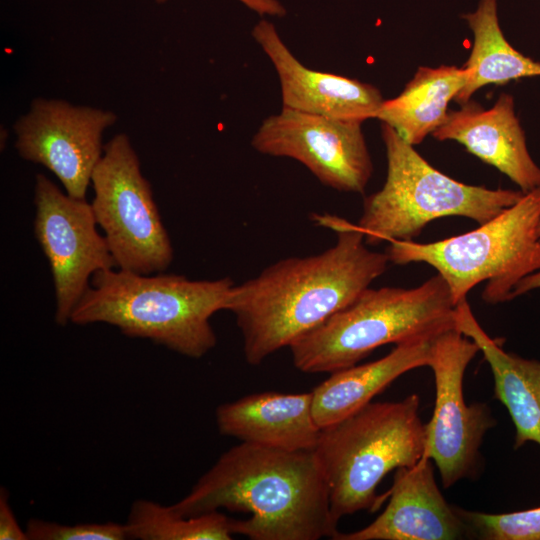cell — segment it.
I'll use <instances>...</instances> for the list:
<instances>
[{
	"instance_id": "obj_1",
	"label": "cell",
	"mask_w": 540,
	"mask_h": 540,
	"mask_svg": "<svg viewBox=\"0 0 540 540\" xmlns=\"http://www.w3.org/2000/svg\"><path fill=\"white\" fill-rule=\"evenodd\" d=\"M314 220L337 233L334 246L279 260L231 289L226 310L236 318L251 365L350 305L387 269L386 252L369 249L356 224L329 214Z\"/></svg>"
},
{
	"instance_id": "obj_2",
	"label": "cell",
	"mask_w": 540,
	"mask_h": 540,
	"mask_svg": "<svg viewBox=\"0 0 540 540\" xmlns=\"http://www.w3.org/2000/svg\"><path fill=\"white\" fill-rule=\"evenodd\" d=\"M182 516L224 508L250 514L232 530L252 540L332 539L338 533L327 482L314 451L241 442L223 453L181 500Z\"/></svg>"
},
{
	"instance_id": "obj_3",
	"label": "cell",
	"mask_w": 540,
	"mask_h": 540,
	"mask_svg": "<svg viewBox=\"0 0 540 540\" xmlns=\"http://www.w3.org/2000/svg\"><path fill=\"white\" fill-rule=\"evenodd\" d=\"M233 286L229 277L191 280L162 272L101 270L92 276L70 322L109 324L128 337L149 339L198 359L216 345L210 318L226 310Z\"/></svg>"
},
{
	"instance_id": "obj_4",
	"label": "cell",
	"mask_w": 540,
	"mask_h": 540,
	"mask_svg": "<svg viewBox=\"0 0 540 540\" xmlns=\"http://www.w3.org/2000/svg\"><path fill=\"white\" fill-rule=\"evenodd\" d=\"M456 306L438 273L414 288L369 287L289 346L293 364L306 373H332L380 346L434 339L456 329Z\"/></svg>"
},
{
	"instance_id": "obj_5",
	"label": "cell",
	"mask_w": 540,
	"mask_h": 540,
	"mask_svg": "<svg viewBox=\"0 0 540 540\" xmlns=\"http://www.w3.org/2000/svg\"><path fill=\"white\" fill-rule=\"evenodd\" d=\"M420 398L369 402L350 416L321 429L314 453L325 477L336 519L375 510L376 490L391 471L417 463L425 452L426 423Z\"/></svg>"
},
{
	"instance_id": "obj_6",
	"label": "cell",
	"mask_w": 540,
	"mask_h": 540,
	"mask_svg": "<svg viewBox=\"0 0 540 540\" xmlns=\"http://www.w3.org/2000/svg\"><path fill=\"white\" fill-rule=\"evenodd\" d=\"M539 220L540 187L474 230L432 243L391 242L386 254L397 265L435 268L456 305L483 281V300L497 304L509 301L515 285L540 270Z\"/></svg>"
},
{
	"instance_id": "obj_7",
	"label": "cell",
	"mask_w": 540,
	"mask_h": 540,
	"mask_svg": "<svg viewBox=\"0 0 540 540\" xmlns=\"http://www.w3.org/2000/svg\"><path fill=\"white\" fill-rule=\"evenodd\" d=\"M387 156L383 187L364 199L356 223L367 245L411 241L430 222L460 216L483 224L517 203L521 190L464 184L431 166L391 126L382 124Z\"/></svg>"
},
{
	"instance_id": "obj_8",
	"label": "cell",
	"mask_w": 540,
	"mask_h": 540,
	"mask_svg": "<svg viewBox=\"0 0 540 540\" xmlns=\"http://www.w3.org/2000/svg\"><path fill=\"white\" fill-rule=\"evenodd\" d=\"M91 183V207L116 267L140 274L166 270L173 260V247L150 183L125 134L116 135L104 146Z\"/></svg>"
},
{
	"instance_id": "obj_9",
	"label": "cell",
	"mask_w": 540,
	"mask_h": 540,
	"mask_svg": "<svg viewBox=\"0 0 540 540\" xmlns=\"http://www.w3.org/2000/svg\"><path fill=\"white\" fill-rule=\"evenodd\" d=\"M478 352L476 343L457 329L432 343L428 367L434 375L435 405L426 423L424 455L438 468L444 488L477 478L483 439L496 425L486 403L467 404L464 398L465 372Z\"/></svg>"
},
{
	"instance_id": "obj_10",
	"label": "cell",
	"mask_w": 540,
	"mask_h": 540,
	"mask_svg": "<svg viewBox=\"0 0 540 540\" xmlns=\"http://www.w3.org/2000/svg\"><path fill=\"white\" fill-rule=\"evenodd\" d=\"M34 232L51 269L60 326L90 287L92 276L116 267L104 235L85 199L62 192L45 175L36 176Z\"/></svg>"
},
{
	"instance_id": "obj_11",
	"label": "cell",
	"mask_w": 540,
	"mask_h": 540,
	"mask_svg": "<svg viewBox=\"0 0 540 540\" xmlns=\"http://www.w3.org/2000/svg\"><path fill=\"white\" fill-rule=\"evenodd\" d=\"M262 154L295 159L324 185L363 193L372 162L361 122L282 108L266 118L252 139Z\"/></svg>"
},
{
	"instance_id": "obj_12",
	"label": "cell",
	"mask_w": 540,
	"mask_h": 540,
	"mask_svg": "<svg viewBox=\"0 0 540 540\" xmlns=\"http://www.w3.org/2000/svg\"><path fill=\"white\" fill-rule=\"evenodd\" d=\"M116 120L110 111L36 99L14 126L15 145L22 158L49 169L68 195L85 199L104 152L103 132Z\"/></svg>"
},
{
	"instance_id": "obj_13",
	"label": "cell",
	"mask_w": 540,
	"mask_h": 540,
	"mask_svg": "<svg viewBox=\"0 0 540 540\" xmlns=\"http://www.w3.org/2000/svg\"><path fill=\"white\" fill-rule=\"evenodd\" d=\"M384 511L366 527L338 532L335 540H456L473 538L470 528L441 493L434 463L423 456L395 470Z\"/></svg>"
},
{
	"instance_id": "obj_14",
	"label": "cell",
	"mask_w": 540,
	"mask_h": 540,
	"mask_svg": "<svg viewBox=\"0 0 540 540\" xmlns=\"http://www.w3.org/2000/svg\"><path fill=\"white\" fill-rule=\"evenodd\" d=\"M252 36L278 74L283 108L361 123L376 118L383 99L374 86L304 66L268 20H260Z\"/></svg>"
},
{
	"instance_id": "obj_15",
	"label": "cell",
	"mask_w": 540,
	"mask_h": 540,
	"mask_svg": "<svg viewBox=\"0 0 540 540\" xmlns=\"http://www.w3.org/2000/svg\"><path fill=\"white\" fill-rule=\"evenodd\" d=\"M437 140H454L467 151L508 176L527 193L540 187V168L533 161L524 131L514 111V100L503 93L485 110L467 102L450 111L433 133Z\"/></svg>"
},
{
	"instance_id": "obj_16",
	"label": "cell",
	"mask_w": 540,
	"mask_h": 540,
	"mask_svg": "<svg viewBox=\"0 0 540 540\" xmlns=\"http://www.w3.org/2000/svg\"><path fill=\"white\" fill-rule=\"evenodd\" d=\"M216 422L223 435L285 451H313L321 432L312 392L250 394L220 405Z\"/></svg>"
},
{
	"instance_id": "obj_17",
	"label": "cell",
	"mask_w": 540,
	"mask_h": 540,
	"mask_svg": "<svg viewBox=\"0 0 540 540\" xmlns=\"http://www.w3.org/2000/svg\"><path fill=\"white\" fill-rule=\"evenodd\" d=\"M456 329L476 343L490 366L494 398L505 406L515 426L514 449L528 442L540 446V361L505 351L481 327L467 299L456 306Z\"/></svg>"
},
{
	"instance_id": "obj_18",
	"label": "cell",
	"mask_w": 540,
	"mask_h": 540,
	"mask_svg": "<svg viewBox=\"0 0 540 540\" xmlns=\"http://www.w3.org/2000/svg\"><path fill=\"white\" fill-rule=\"evenodd\" d=\"M434 339L398 344L378 360L332 372L311 391L318 426L322 429L350 416L404 373L428 366Z\"/></svg>"
},
{
	"instance_id": "obj_19",
	"label": "cell",
	"mask_w": 540,
	"mask_h": 540,
	"mask_svg": "<svg viewBox=\"0 0 540 540\" xmlns=\"http://www.w3.org/2000/svg\"><path fill=\"white\" fill-rule=\"evenodd\" d=\"M465 67H419L397 97L383 100L376 118L391 126L407 143L416 145L440 127L448 104L464 87Z\"/></svg>"
},
{
	"instance_id": "obj_20",
	"label": "cell",
	"mask_w": 540,
	"mask_h": 540,
	"mask_svg": "<svg viewBox=\"0 0 540 540\" xmlns=\"http://www.w3.org/2000/svg\"><path fill=\"white\" fill-rule=\"evenodd\" d=\"M473 32L474 42L465 68L466 84L455 97L461 105L481 87L540 76V63L514 49L503 35L498 19V0H479L477 7L462 15Z\"/></svg>"
},
{
	"instance_id": "obj_21",
	"label": "cell",
	"mask_w": 540,
	"mask_h": 540,
	"mask_svg": "<svg viewBox=\"0 0 540 540\" xmlns=\"http://www.w3.org/2000/svg\"><path fill=\"white\" fill-rule=\"evenodd\" d=\"M233 519L219 511L196 516L177 514L171 505L138 499L124 523L128 539L230 540Z\"/></svg>"
},
{
	"instance_id": "obj_22",
	"label": "cell",
	"mask_w": 540,
	"mask_h": 540,
	"mask_svg": "<svg viewBox=\"0 0 540 540\" xmlns=\"http://www.w3.org/2000/svg\"><path fill=\"white\" fill-rule=\"evenodd\" d=\"M473 538L484 540H540V506L509 513H484L456 506Z\"/></svg>"
},
{
	"instance_id": "obj_23",
	"label": "cell",
	"mask_w": 540,
	"mask_h": 540,
	"mask_svg": "<svg viewBox=\"0 0 540 540\" xmlns=\"http://www.w3.org/2000/svg\"><path fill=\"white\" fill-rule=\"evenodd\" d=\"M28 540H125V525L113 521L66 525L31 518L25 527Z\"/></svg>"
},
{
	"instance_id": "obj_24",
	"label": "cell",
	"mask_w": 540,
	"mask_h": 540,
	"mask_svg": "<svg viewBox=\"0 0 540 540\" xmlns=\"http://www.w3.org/2000/svg\"><path fill=\"white\" fill-rule=\"evenodd\" d=\"M0 539L28 540L26 530L18 523L9 504L7 490L3 487L0 489Z\"/></svg>"
},
{
	"instance_id": "obj_25",
	"label": "cell",
	"mask_w": 540,
	"mask_h": 540,
	"mask_svg": "<svg viewBox=\"0 0 540 540\" xmlns=\"http://www.w3.org/2000/svg\"><path fill=\"white\" fill-rule=\"evenodd\" d=\"M159 3L166 0H156ZM260 15L284 16L286 9L278 0H238Z\"/></svg>"
},
{
	"instance_id": "obj_26",
	"label": "cell",
	"mask_w": 540,
	"mask_h": 540,
	"mask_svg": "<svg viewBox=\"0 0 540 540\" xmlns=\"http://www.w3.org/2000/svg\"><path fill=\"white\" fill-rule=\"evenodd\" d=\"M540 288V270L521 279L510 293L509 301Z\"/></svg>"
},
{
	"instance_id": "obj_27",
	"label": "cell",
	"mask_w": 540,
	"mask_h": 540,
	"mask_svg": "<svg viewBox=\"0 0 540 540\" xmlns=\"http://www.w3.org/2000/svg\"><path fill=\"white\" fill-rule=\"evenodd\" d=\"M538 235L540 236V220H539V224H538Z\"/></svg>"
}]
</instances>
